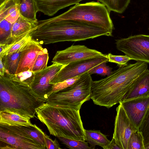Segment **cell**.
Returning <instances> with one entry per match:
<instances>
[{"label": "cell", "mask_w": 149, "mask_h": 149, "mask_svg": "<svg viewBox=\"0 0 149 149\" xmlns=\"http://www.w3.org/2000/svg\"><path fill=\"white\" fill-rule=\"evenodd\" d=\"M142 61L127 64L106 77L93 81L91 99L96 105L109 108L119 103L137 78L147 70Z\"/></svg>", "instance_id": "1"}, {"label": "cell", "mask_w": 149, "mask_h": 149, "mask_svg": "<svg viewBox=\"0 0 149 149\" xmlns=\"http://www.w3.org/2000/svg\"><path fill=\"white\" fill-rule=\"evenodd\" d=\"M46 102L15 74L0 75V111L7 109L31 118L36 117V109Z\"/></svg>", "instance_id": "2"}, {"label": "cell", "mask_w": 149, "mask_h": 149, "mask_svg": "<svg viewBox=\"0 0 149 149\" xmlns=\"http://www.w3.org/2000/svg\"><path fill=\"white\" fill-rule=\"evenodd\" d=\"M112 32L88 23L75 20L53 22L32 31L33 39L41 45L64 41H79L102 36H112Z\"/></svg>", "instance_id": "3"}, {"label": "cell", "mask_w": 149, "mask_h": 149, "mask_svg": "<svg viewBox=\"0 0 149 149\" xmlns=\"http://www.w3.org/2000/svg\"><path fill=\"white\" fill-rule=\"evenodd\" d=\"M38 120L47 127L50 134L85 141V130L79 110L44 103L36 109Z\"/></svg>", "instance_id": "4"}, {"label": "cell", "mask_w": 149, "mask_h": 149, "mask_svg": "<svg viewBox=\"0 0 149 149\" xmlns=\"http://www.w3.org/2000/svg\"><path fill=\"white\" fill-rule=\"evenodd\" d=\"M69 20L86 22L112 32L114 29L110 12L107 7L100 2L94 1L75 4L58 16L38 20L37 27L54 22Z\"/></svg>", "instance_id": "5"}, {"label": "cell", "mask_w": 149, "mask_h": 149, "mask_svg": "<svg viewBox=\"0 0 149 149\" xmlns=\"http://www.w3.org/2000/svg\"><path fill=\"white\" fill-rule=\"evenodd\" d=\"M93 81L87 71L71 85L52 93L46 102L55 107L79 110L83 104L91 99Z\"/></svg>", "instance_id": "6"}, {"label": "cell", "mask_w": 149, "mask_h": 149, "mask_svg": "<svg viewBox=\"0 0 149 149\" xmlns=\"http://www.w3.org/2000/svg\"><path fill=\"white\" fill-rule=\"evenodd\" d=\"M0 149H44L21 126L0 124Z\"/></svg>", "instance_id": "7"}, {"label": "cell", "mask_w": 149, "mask_h": 149, "mask_svg": "<svg viewBox=\"0 0 149 149\" xmlns=\"http://www.w3.org/2000/svg\"><path fill=\"white\" fill-rule=\"evenodd\" d=\"M118 50L131 60L149 63V35L139 34L116 40Z\"/></svg>", "instance_id": "8"}, {"label": "cell", "mask_w": 149, "mask_h": 149, "mask_svg": "<svg viewBox=\"0 0 149 149\" xmlns=\"http://www.w3.org/2000/svg\"><path fill=\"white\" fill-rule=\"evenodd\" d=\"M105 61L108 62V58L106 55L104 54L98 57L70 63L65 65L55 75L50 83L54 84L81 75Z\"/></svg>", "instance_id": "9"}, {"label": "cell", "mask_w": 149, "mask_h": 149, "mask_svg": "<svg viewBox=\"0 0 149 149\" xmlns=\"http://www.w3.org/2000/svg\"><path fill=\"white\" fill-rule=\"evenodd\" d=\"M104 55L100 52L89 48L85 45H72L64 50L57 51L52 62L64 65Z\"/></svg>", "instance_id": "10"}, {"label": "cell", "mask_w": 149, "mask_h": 149, "mask_svg": "<svg viewBox=\"0 0 149 149\" xmlns=\"http://www.w3.org/2000/svg\"><path fill=\"white\" fill-rule=\"evenodd\" d=\"M116 111L113 138L122 149H128L130 137L138 129L129 119L120 104L116 108Z\"/></svg>", "instance_id": "11"}, {"label": "cell", "mask_w": 149, "mask_h": 149, "mask_svg": "<svg viewBox=\"0 0 149 149\" xmlns=\"http://www.w3.org/2000/svg\"><path fill=\"white\" fill-rule=\"evenodd\" d=\"M65 65L56 63L41 70L35 72L33 81L31 87L39 97L47 99L52 93L53 84L50 83L53 77Z\"/></svg>", "instance_id": "12"}, {"label": "cell", "mask_w": 149, "mask_h": 149, "mask_svg": "<svg viewBox=\"0 0 149 149\" xmlns=\"http://www.w3.org/2000/svg\"><path fill=\"white\" fill-rule=\"evenodd\" d=\"M127 116L138 129L149 107V96L121 101Z\"/></svg>", "instance_id": "13"}, {"label": "cell", "mask_w": 149, "mask_h": 149, "mask_svg": "<svg viewBox=\"0 0 149 149\" xmlns=\"http://www.w3.org/2000/svg\"><path fill=\"white\" fill-rule=\"evenodd\" d=\"M43 49L39 42L32 38L24 46L22 51L15 74L29 70L32 71L38 55Z\"/></svg>", "instance_id": "14"}, {"label": "cell", "mask_w": 149, "mask_h": 149, "mask_svg": "<svg viewBox=\"0 0 149 149\" xmlns=\"http://www.w3.org/2000/svg\"><path fill=\"white\" fill-rule=\"evenodd\" d=\"M149 96V70L148 69L135 80L121 101Z\"/></svg>", "instance_id": "15"}, {"label": "cell", "mask_w": 149, "mask_h": 149, "mask_svg": "<svg viewBox=\"0 0 149 149\" xmlns=\"http://www.w3.org/2000/svg\"><path fill=\"white\" fill-rule=\"evenodd\" d=\"M83 0H35L38 11L52 16L60 10L70 6L79 3Z\"/></svg>", "instance_id": "16"}, {"label": "cell", "mask_w": 149, "mask_h": 149, "mask_svg": "<svg viewBox=\"0 0 149 149\" xmlns=\"http://www.w3.org/2000/svg\"><path fill=\"white\" fill-rule=\"evenodd\" d=\"M38 20L35 21L20 15L13 24L10 42L8 44L30 33L36 29Z\"/></svg>", "instance_id": "17"}, {"label": "cell", "mask_w": 149, "mask_h": 149, "mask_svg": "<svg viewBox=\"0 0 149 149\" xmlns=\"http://www.w3.org/2000/svg\"><path fill=\"white\" fill-rule=\"evenodd\" d=\"M30 119L7 109L0 111V124L9 126H34L31 123Z\"/></svg>", "instance_id": "18"}, {"label": "cell", "mask_w": 149, "mask_h": 149, "mask_svg": "<svg viewBox=\"0 0 149 149\" xmlns=\"http://www.w3.org/2000/svg\"><path fill=\"white\" fill-rule=\"evenodd\" d=\"M20 15L19 0H5L0 5V20L5 19L13 24Z\"/></svg>", "instance_id": "19"}, {"label": "cell", "mask_w": 149, "mask_h": 149, "mask_svg": "<svg viewBox=\"0 0 149 149\" xmlns=\"http://www.w3.org/2000/svg\"><path fill=\"white\" fill-rule=\"evenodd\" d=\"M85 141L90 144L91 149L94 148L97 145L107 149L111 142L107 136L99 130H85Z\"/></svg>", "instance_id": "20"}, {"label": "cell", "mask_w": 149, "mask_h": 149, "mask_svg": "<svg viewBox=\"0 0 149 149\" xmlns=\"http://www.w3.org/2000/svg\"><path fill=\"white\" fill-rule=\"evenodd\" d=\"M24 46L13 53L0 57V59L1 60L4 65L5 73L10 74H15L18 67L21 53Z\"/></svg>", "instance_id": "21"}, {"label": "cell", "mask_w": 149, "mask_h": 149, "mask_svg": "<svg viewBox=\"0 0 149 149\" xmlns=\"http://www.w3.org/2000/svg\"><path fill=\"white\" fill-rule=\"evenodd\" d=\"M32 32L9 44H0V57L13 53L25 46L32 38Z\"/></svg>", "instance_id": "22"}, {"label": "cell", "mask_w": 149, "mask_h": 149, "mask_svg": "<svg viewBox=\"0 0 149 149\" xmlns=\"http://www.w3.org/2000/svg\"><path fill=\"white\" fill-rule=\"evenodd\" d=\"M19 0L20 15L30 20L38 21L36 15L38 10L35 0Z\"/></svg>", "instance_id": "23"}, {"label": "cell", "mask_w": 149, "mask_h": 149, "mask_svg": "<svg viewBox=\"0 0 149 149\" xmlns=\"http://www.w3.org/2000/svg\"><path fill=\"white\" fill-rule=\"evenodd\" d=\"M104 5L110 12L122 13L126 9L131 0H98Z\"/></svg>", "instance_id": "24"}, {"label": "cell", "mask_w": 149, "mask_h": 149, "mask_svg": "<svg viewBox=\"0 0 149 149\" xmlns=\"http://www.w3.org/2000/svg\"><path fill=\"white\" fill-rule=\"evenodd\" d=\"M34 126H21L23 130L33 139L39 143L44 148L45 146L43 132L36 124Z\"/></svg>", "instance_id": "25"}, {"label": "cell", "mask_w": 149, "mask_h": 149, "mask_svg": "<svg viewBox=\"0 0 149 149\" xmlns=\"http://www.w3.org/2000/svg\"><path fill=\"white\" fill-rule=\"evenodd\" d=\"M12 25L5 19L0 20V44H9Z\"/></svg>", "instance_id": "26"}, {"label": "cell", "mask_w": 149, "mask_h": 149, "mask_svg": "<svg viewBox=\"0 0 149 149\" xmlns=\"http://www.w3.org/2000/svg\"><path fill=\"white\" fill-rule=\"evenodd\" d=\"M62 143L67 147L72 149H91L85 141L78 140L63 137H58Z\"/></svg>", "instance_id": "27"}, {"label": "cell", "mask_w": 149, "mask_h": 149, "mask_svg": "<svg viewBox=\"0 0 149 149\" xmlns=\"http://www.w3.org/2000/svg\"><path fill=\"white\" fill-rule=\"evenodd\" d=\"M128 149H145L143 136L138 130L133 133L130 137Z\"/></svg>", "instance_id": "28"}, {"label": "cell", "mask_w": 149, "mask_h": 149, "mask_svg": "<svg viewBox=\"0 0 149 149\" xmlns=\"http://www.w3.org/2000/svg\"><path fill=\"white\" fill-rule=\"evenodd\" d=\"M49 55L47 49L44 48L38 55L34 64L32 71L36 72L42 70L47 66Z\"/></svg>", "instance_id": "29"}, {"label": "cell", "mask_w": 149, "mask_h": 149, "mask_svg": "<svg viewBox=\"0 0 149 149\" xmlns=\"http://www.w3.org/2000/svg\"><path fill=\"white\" fill-rule=\"evenodd\" d=\"M138 129L143 136L144 145L149 143V107Z\"/></svg>", "instance_id": "30"}, {"label": "cell", "mask_w": 149, "mask_h": 149, "mask_svg": "<svg viewBox=\"0 0 149 149\" xmlns=\"http://www.w3.org/2000/svg\"><path fill=\"white\" fill-rule=\"evenodd\" d=\"M108 61H105L94 67L88 71L91 75L97 74L102 76H108L112 72V68L106 65Z\"/></svg>", "instance_id": "31"}, {"label": "cell", "mask_w": 149, "mask_h": 149, "mask_svg": "<svg viewBox=\"0 0 149 149\" xmlns=\"http://www.w3.org/2000/svg\"><path fill=\"white\" fill-rule=\"evenodd\" d=\"M106 55L108 58V62L115 63L117 64L119 67L127 65V62L131 60L126 55H115L109 53Z\"/></svg>", "instance_id": "32"}, {"label": "cell", "mask_w": 149, "mask_h": 149, "mask_svg": "<svg viewBox=\"0 0 149 149\" xmlns=\"http://www.w3.org/2000/svg\"><path fill=\"white\" fill-rule=\"evenodd\" d=\"M81 75L53 84L52 87V93L62 90L70 86L79 79Z\"/></svg>", "instance_id": "33"}, {"label": "cell", "mask_w": 149, "mask_h": 149, "mask_svg": "<svg viewBox=\"0 0 149 149\" xmlns=\"http://www.w3.org/2000/svg\"><path fill=\"white\" fill-rule=\"evenodd\" d=\"M43 134L46 148L47 149H61L56 139L54 140H52L44 132Z\"/></svg>", "instance_id": "34"}, {"label": "cell", "mask_w": 149, "mask_h": 149, "mask_svg": "<svg viewBox=\"0 0 149 149\" xmlns=\"http://www.w3.org/2000/svg\"><path fill=\"white\" fill-rule=\"evenodd\" d=\"M107 149H122L116 141L112 138Z\"/></svg>", "instance_id": "35"}, {"label": "cell", "mask_w": 149, "mask_h": 149, "mask_svg": "<svg viewBox=\"0 0 149 149\" xmlns=\"http://www.w3.org/2000/svg\"><path fill=\"white\" fill-rule=\"evenodd\" d=\"M5 73V69L1 60L0 59V75L3 76Z\"/></svg>", "instance_id": "36"}, {"label": "cell", "mask_w": 149, "mask_h": 149, "mask_svg": "<svg viewBox=\"0 0 149 149\" xmlns=\"http://www.w3.org/2000/svg\"><path fill=\"white\" fill-rule=\"evenodd\" d=\"M145 149H149V143L144 145Z\"/></svg>", "instance_id": "37"}, {"label": "cell", "mask_w": 149, "mask_h": 149, "mask_svg": "<svg viewBox=\"0 0 149 149\" xmlns=\"http://www.w3.org/2000/svg\"><path fill=\"white\" fill-rule=\"evenodd\" d=\"M5 0H0V5Z\"/></svg>", "instance_id": "38"}, {"label": "cell", "mask_w": 149, "mask_h": 149, "mask_svg": "<svg viewBox=\"0 0 149 149\" xmlns=\"http://www.w3.org/2000/svg\"><path fill=\"white\" fill-rule=\"evenodd\" d=\"M148 29L149 30V28H148Z\"/></svg>", "instance_id": "39"}]
</instances>
